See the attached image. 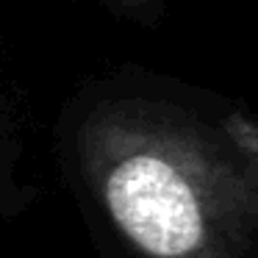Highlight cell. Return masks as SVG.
I'll return each instance as SVG.
<instances>
[{
    "label": "cell",
    "instance_id": "cell-1",
    "mask_svg": "<svg viewBox=\"0 0 258 258\" xmlns=\"http://www.w3.org/2000/svg\"><path fill=\"white\" fill-rule=\"evenodd\" d=\"M117 225L150 255L180 258L203 239V214L186 175L156 153L128 156L106 180Z\"/></svg>",
    "mask_w": 258,
    "mask_h": 258
}]
</instances>
